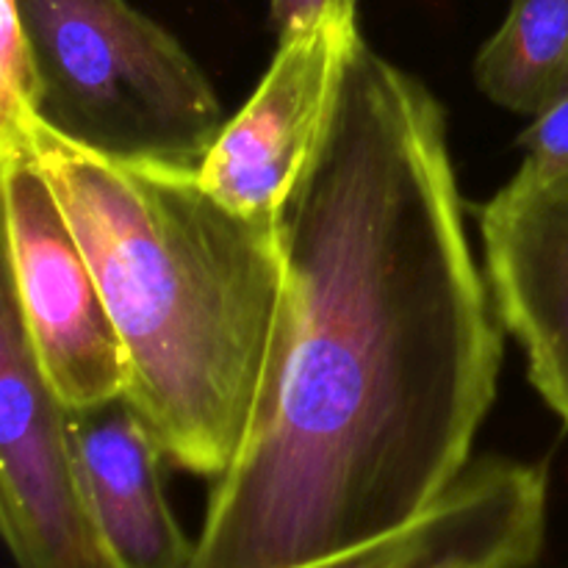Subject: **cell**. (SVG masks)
<instances>
[{
    "mask_svg": "<svg viewBox=\"0 0 568 568\" xmlns=\"http://www.w3.org/2000/svg\"><path fill=\"white\" fill-rule=\"evenodd\" d=\"M277 236L275 347L189 568H294L403 530L469 469L497 397L505 325L447 116L361 33Z\"/></svg>",
    "mask_w": 568,
    "mask_h": 568,
    "instance_id": "obj_1",
    "label": "cell"
},
{
    "mask_svg": "<svg viewBox=\"0 0 568 568\" xmlns=\"http://www.w3.org/2000/svg\"><path fill=\"white\" fill-rule=\"evenodd\" d=\"M544 464L480 458L403 530L294 568H530L547 536Z\"/></svg>",
    "mask_w": 568,
    "mask_h": 568,
    "instance_id": "obj_8",
    "label": "cell"
},
{
    "mask_svg": "<svg viewBox=\"0 0 568 568\" xmlns=\"http://www.w3.org/2000/svg\"><path fill=\"white\" fill-rule=\"evenodd\" d=\"M477 89L514 114L536 116L568 89V0H510L475 59Z\"/></svg>",
    "mask_w": 568,
    "mask_h": 568,
    "instance_id": "obj_10",
    "label": "cell"
},
{
    "mask_svg": "<svg viewBox=\"0 0 568 568\" xmlns=\"http://www.w3.org/2000/svg\"><path fill=\"white\" fill-rule=\"evenodd\" d=\"M358 3L361 0H272V20L283 37L327 20L358 17Z\"/></svg>",
    "mask_w": 568,
    "mask_h": 568,
    "instance_id": "obj_12",
    "label": "cell"
},
{
    "mask_svg": "<svg viewBox=\"0 0 568 568\" xmlns=\"http://www.w3.org/2000/svg\"><path fill=\"white\" fill-rule=\"evenodd\" d=\"M519 148H525L519 175L552 178L568 172V89L532 116L530 128L519 136Z\"/></svg>",
    "mask_w": 568,
    "mask_h": 568,
    "instance_id": "obj_11",
    "label": "cell"
},
{
    "mask_svg": "<svg viewBox=\"0 0 568 568\" xmlns=\"http://www.w3.org/2000/svg\"><path fill=\"white\" fill-rule=\"evenodd\" d=\"M6 281L39 361L67 408L128 392L120 333L81 242L17 120H0Z\"/></svg>",
    "mask_w": 568,
    "mask_h": 568,
    "instance_id": "obj_4",
    "label": "cell"
},
{
    "mask_svg": "<svg viewBox=\"0 0 568 568\" xmlns=\"http://www.w3.org/2000/svg\"><path fill=\"white\" fill-rule=\"evenodd\" d=\"M486 281L527 377L568 425V172L527 178L480 209Z\"/></svg>",
    "mask_w": 568,
    "mask_h": 568,
    "instance_id": "obj_7",
    "label": "cell"
},
{
    "mask_svg": "<svg viewBox=\"0 0 568 568\" xmlns=\"http://www.w3.org/2000/svg\"><path fill=\"white\" fill-rule=\"evenodd\" d=\"M358 33V17L283 33L255 94L200 164V183L216 200L239 214L277 220L320 142Z\"/></svg>",
    "mask_w": 568,
    "mask_h": 568,
    "instance_id": "obj_6",
    "label": "cell"
},
{
    "mask_svg": "<svg viewBox=\"0 0 568 568\" xmlns=\"http://www.w3.org/2000/svg\"><path fill=\"white\" fill-rule=\"evenodd\" d=\"M78 475L111 568H189L194 544L172 516L159 442L122 397L67 408Z\"/></svg>",
    "mask_w": 568,
    "mask_h": 568,
    "instance_id": "obj_9",
    "label": "cell"
},
{
    "mask_svg": "<svg viewBox=\"0 0 568 568\" xmlns=\"http://www.w3.org/2000/svg\"><path fill=\"white\" fill-rule=\"evenodd\" d=\"M120 333L133 408L178 469L236 460L275 347L286 266L277 220L233 211L197 170L136 164L14 116Z\"/></svg>",
    "mask_w": 568,
    "mask_h": 568,
    "instance_id": "obj_2",
    "label": "cell"
},
{
    "mask_svg": "<svg viewBox=\"0 0 568 568\" xmlns=\"http://www.w3.org/2000/svg\"><path fill=\"white\" fill-rule=\"evenodd\" d=\"M0 527L17 568H111L78 475L70 414L39 369L9 281L0 300Z\"/></svg>",
    "mask_w": 568,
    "mask_h": 568,
    "instance_id": "obj_5",
    "label": "cell"
},
{
    "mask_svg": "<svg viewBox=\"0 0 568 568\" xmlns=\"http://www.w3.org/2000/svg\"><path fill=\"white\" fill-rule=\"evenodd\" d=\"M31 44V114L67 142L200 170L225 111L197 61L128 0H11Z\"/></svg>",
    "mask_w": 568,
    "mask_h": 568,
    "instance_id": "obj_3",
    "label": "cell"
}]
</instances>
